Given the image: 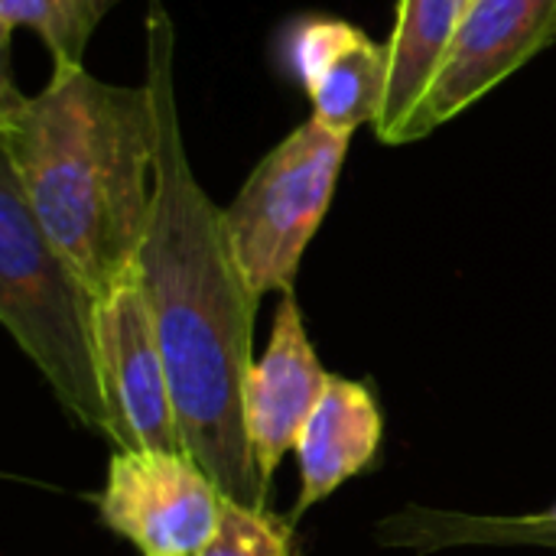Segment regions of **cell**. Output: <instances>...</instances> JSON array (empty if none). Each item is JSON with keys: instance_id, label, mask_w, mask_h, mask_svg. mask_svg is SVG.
Wrapping results in <instances>:
<instances>
[{"instance_id": "6da1fadb", "label": "cell", "mask_w": 556, "mask_h": 556, "mask_svg": "<svg viewBox=\"0 0 556 556\" xmlns=\"http://www.w3.org/2000/svg\"><path fill=\"white\" fill-rule=\"evenodd\" d=\"M143 49V81L156 114V166L134 277L169 371L182 450L215 479L228 502L264 508L267 485L244 424L261 300L231 251L225 208L208 199L186 153L173 78L176 29L163 0L147 3Z\"/></svg>"}, {"instance_id": "7a4b0ae2", "label": "cell", "mask_w": 556, "mask_h": 556, "mask_svg": "<svg viewBox=\"0 0 556 556\" xmlns=\"http://www.w3.org/2000/svg\"><path fill=\"white\" fill-rule=\"evenodd\" d=\"M0 166L13 173L46 238L98 296L134 274L156 166L147 81L111 85L85 65H68L52 68L42 91L23 94L3 68Z\"/></svg>"}, {"instance_id": "3957f363", "label": "cell", "mask_w": 556, "mask_h": 556, "mask_svg": "<svg viewBox=\"0 0 556 556\" xmlns=\"http://www.w3.org/2000/svg\"><path fill=\"white\" fill-rule=\"evenodd\" d=\"M98 300L39 228L13 173L0 166V323L36 365L62 410L104 437Z\"/></svg>"}, {"instance_id": "277c9868", "label": "cell", "mask_w": 556, "mask_h": 556, "mask_svg": "<svg viewBox=\"0 0 556 556\" xmlns=\"http://www.w3.org/2000/svg\"><path fill=\"white\" fill-rule=\"evenodd\" d=\"M349 143L352 137L316 117L303 121L251 169L225 208L231 251L257 300L293 293L303 254L332 205Z\"/></svg>"}, {"instance_id": "5b68a950", "label": "cell", "mask_w": 556, "mask_h": 556, "mask_svg": "<svg viewBox=\"0 0 556 556\" xmlns=\"http://www.w3.org/2000/svg\"><path fill=\"white\" fill-rule=\"evenodd\" d=\"M225 495L186 450L114 453L98 515L140 556H195L218 528Z\"/></svg>"}, {"instance_id": "8992f818", "label": "cell", "mask_w": 556, "mask_h": 556, "mask_svg": "<svg viewBox=\"0 0 556 556\" xmlns=\"http://www.w3.org/2000/svg\"><path fill=\"white\" fill-rule=\"evenodd\" d=\"M98 381L114 453L182 450L169 371L134 274L98 300Z\"/></svg>"}, {"instance_id": "52a82bcc", "label": "cell", "mask_w": 556, "mask_h": 556, "mask_svg": "<svg viewBox=\"0 0 556 556\" xmlns=\"http://www.w3.org/2000/svg\"><path fill=\"white\" fill-rule=\"evenodd\" d=\"M556 39V0H466L463 16L424 108V137Z\"/></svg>"}, {"instance_id": "ba28073f", "label": "cell", "mask_w": 556, "mask_h": 556, "mask_svg": "<svg viewBox=\"0 0 556 556\" xmlns=\"http://www.w3.org/2000/svg\"><path fill=\"white\" fill-rule=\"evenodd\" d=\"M283 59L313 104L309 117L345 137L375 127L388 88V46L349 20L303 16L287 29Z\"/></svg>"}, {"instance_id": "9c48e42d", "label": "cell", "mask_w": 556, "mask_h": 556, "mask_svg": "<svg viewBox=\"0 0 556 556\" xmlns=\"http://www.w3.org/2000/svg\"><path fill=\"white\" fill-rule=\"evenodd\" d=\"M332 384L323 368L293 293H283L274 313V329L264 355L254 362L244 388V424L257 472L270 489L283 456L293 453L306 420Z\"/></svg>"}, {"instance_id": "30bf717a", "label": "cell", "mask_w": 556, "mask_h": 556, "mask_svg": "<svg viewBox=\"0 0 556 556\" xmlns=\"http://www.w3.org/2000/svg\"><path fill=\"white\" fill-rule=\"evenodd\" d=\"M466 0H397L388 46V88L375 121L384 143L424 137V108L453 46Z\"/></svg>"}, {"instance_id": "8fae6325", "label": "cell", "mask_w": 556, "mask_h": 556, "mask_svg": "<svg viewBox=\"0 0 556 556\" xmlns=\"http://www.w3.org/2000/svg\"><path fill=\"white\" fill-rule=\"evenodd\" d=\"M381 430L384 424L371 388L332 375L326 397L293 446L300 463V498L293 518L306 515L349 479L365 472L378 453Z\"/></svg>"}, {"instance_id": "7c38bea8", "label": "cell", "mask_w": 556, "mask_h": 556, "mask_svg": "<svg viewBox=\"0 0 556 556\" xmlns=\"http://www.w3.org/2000/svg\"><path fill=\"white\" fill-rule=\"evenodd\" d=\"M117 0H0L3 59L10 55L13 29H33L46 46L52 68L85 65V49L98 23Z\"/></svg>"}, {"instance_id": "4fadbf2b", "label": "cell", "mask_w": 556, "mask_h": 556, "mask_svg": "<svg viewBox=\"0 0 556 556\" xmlns=\"http://www.w3.org/2000/svg\"><path fill=\"white\" fill-rule=\"evenodd\" d=\"M290 528L267 508L225 502L208 544L195 556H290Z\"/></svg>"}, {"instance_id": "5bb4252c", "label": "cell", "mask_w": 556, "mask_h": 556, "mask_svg": "<svg viewBox=\"0 0 556 556\" xmlns=\"http://www.w3.org/2000/svg\"><path fill=\"white\" fill-rule=\"evenodd\" d=\"M515 534V541H538V544H547L556 547V508H551L547 515H534V518H518V521H492V534L495 538L498 531H508Z\"/></svg>"}]
</instances>
